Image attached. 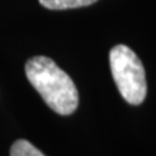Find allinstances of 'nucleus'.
Here are the masks:
<instances>
[{
  "label": "nucleus",
  "mask_w": 156,
  "mask_h": 156,
  "mask_svg": "<svg viewBox=\"0 0 156 156\" xmlns=\"http://www.w3.org/2000/svg\"><path fill=\"white\" fill-rule=\"evenodd\" d=\"M29 82L44 103L61 116H69L78 107V91L73 80L47 56H34L25 64Z\"/></svg>",
  "instance_id": "obj_1"
},
{
  "label": "nucleus",
  "mask_w": 156,
  "mask_h": 156,
  "mask_svg": "<svg viewBox=\"0 0 156 156\" xmlns=\"http://www.w3.org/2000/svg\"><path fill=\"white\" fill-rule=\"evenodd\" d=\"M111 72L120 94L131 105L143 103L147 95V81L142 61L125 44H117L109 52Z\"/></svg>",
  "instance_id": "obj_2"
},
{
  "label": "nucleus",
  "mask_w": 156,
  "mask_h": 156,
  "mask_svg": "<svg viewBox=\"0 0 156 156\" xmlns=\"http://www.w3.org/2000/svg\"><path fill=\"white\" fill-rule=\"evenodd\" d=\"M96 2L98 0H39V3H41L43 7L47 9H52V11L87 7Z\"/></svg>",
  "instance_id": "obj_3"
},
{
  "label": "nucleus",
  "mask_w": 156,
  "mask_h": 156,
  "mask_svg": "<svg viewBox=\"0 0 156 156\" xmlns=\"http://www.w3.org/2000/svg\"><path fill=\"white\" fill-rule=\"evenodd\" d=\"M11 156H46L26 139L16 140L11 147Z\"/></svg>",
  "instance_id": "obj_4"
}]
</instances>
